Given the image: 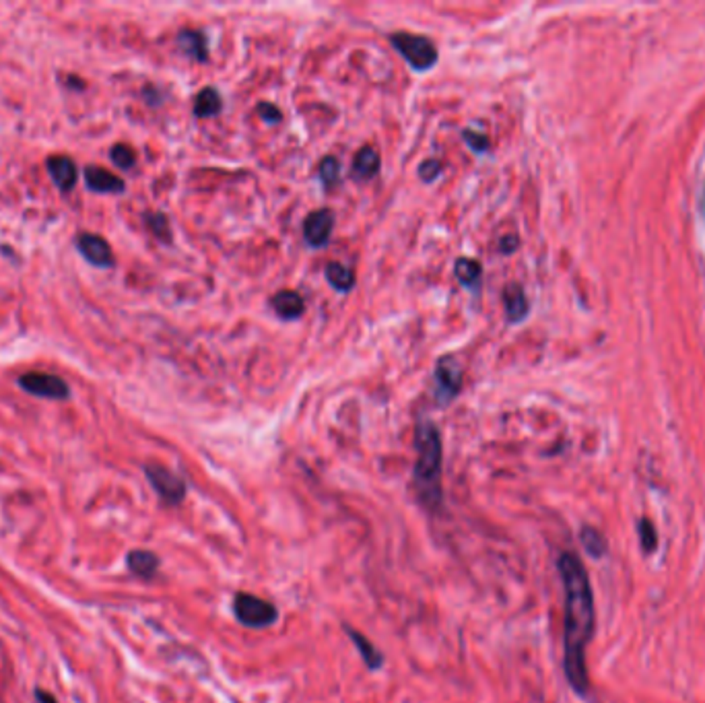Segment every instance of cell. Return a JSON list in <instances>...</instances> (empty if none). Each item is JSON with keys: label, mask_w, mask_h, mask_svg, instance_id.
<instances>
[{"label": "cell", "mask_w": 705, "mask_h": 703, "mask_svg": "<svg viewBox=\"0 0 705 703\" xmlns=\"http://www.w3.org/2000/svg\"><path fill=\"white\" fill-rule=\"evenodd\" d=\"M559 576L565 592V676L576 693L588 691L586 648L594 631V598L583 563L576 555L559 557Z\"/></svg>", "instance_id": "6da1fadb"}, {"label": "cell", "mask_w": 705, "mask_h": 703, "mask_svg": "<svg viewBox=\"0 0 705 703\" xmlns=\"http://www.w3.org/2000/svg\"><path fill=\"white\" fill-rule=\"evenodd\" d=\"M415 489L419 499L427 507H439L442 503V437L437 427L429 419H419L415 431Z\"/></svg>", "instance_id": "7a4b0ae2"}, {"label": "cell", "mask_w": 705, "mask_h": 703, "mask_svg": "<svg viewBox=\"0 0 705 703\" xmlns=\"http://www.w3.org/2000/svg\"><path fill=\"white\" fill-rule=\"evenodd\" d=\"M390 42L415 71H421V73L429 71L437 62V50L429 38L413 36L407 31H396L390 36Z\"/></svg>", "instance_id": "3957f363"}, {"label": "cell", "mask_w": 705, "mask_h": 703, "mask_svg": "<svg viewBox=\"0 0 705 703\" xmlns=\"http://www.w3.org/2000/svg\"><path fill=\"white\" fill-rule=\"evenodd\" d=\"M233 613H235V619L249 629L270 627L279 617V611L272 602L262 600L254 594H246V592H240L233 598Z\"/></svg>", "instance_id": "277c9868"}, {"label": "cell", "mask_w": 705, "mask_h": 703, "mask_svg": "<svg viewBox=\"0 0 705 703\" xmlns=\"http://www.w3.org/2000/svg\"><path fill=\"white\" fill-rule=\"evenodd\" d=\"M17 384H19L21 390H25L27 394H31L36 398H45V400H68L71 398L68 384L62 377L54 375V373H23L17 379Z\"/></svg>", "instance_id": "5b68a950"}, {"label": "cell", "mask_w": 705, "mask_h": 703, "mask_svg": "<svg viewBox=\"0 0 705 703\" xmlns=\"http://www.w3.org/2000/svg\"><path fill=\"white\" fill-rule=\"evenodd\" d=\"M145 474L151 483V487L157 491V495L161 497L167 503H180L186 497V483L173 474L171 470H167L166 466L159 464H147L145 466Z\"/></svg>", "instance_id": "8992f818"}, {"label": "cell", "mask_w": 705, "mask_h": 703, "mask_svg": "<svg viewBox=\"0 0 705 703\" xmlns=\"http://www.w3.org/2000/svg\"><path fill=\"white\" fill-rule=\"evenodd\" d=\"M460 386H462V372H460L456 361L452 357L439 359V363L435 368V400H437V405H442V407L450 405L460 392Z\"/></svg>", "instance_id": "52a82bcc"}, {"label": "cell", "mask_w": 705, "mask_h": 703, "mask_svg": "<svg viewBox=\"0 0 705 703\" xmlns=\"http://www.w3.org/2000/svg\"><path fill=\"white\" fill-rule=\"evenodd\" d=\"M75 246L77 249L81 252L85 260L97 268H112L116 258H114V252L110 248V244L101 238V235H95V233H79L75 238Z\"/></svg>", "instance_id": "ba28073f"}, {"label": "cell", "mask_w": 705, "mask_h": 703, "mask_svg": "<svg viewBox=\"0 0 705 703\" xmlns=\"http://www.w3.org/2000/svg\"><path fill=\"white\" fill-rule=\"evenodd\" d=\"M334 229V215L330 208H320L307 215L303 221V238L312 248H322L328 244Z\"/></svg>", "instance_id": "9c48e42d"}, {"label": "cell", "mask_w": 705, "mask_h": 703, "mask_svg": "<svg viewBox=\"0 0 705 703\" xmlns=\"http://www.w3.org/2000/svg\"><path fill=\"white\" fill-rule=\"evenodd\" d=\"M45 169L60 192H71L79 182V169L66 155H52L45 159Z\"/></svg>", "instance_id": "30bf717a"}, {"label": "cell", "mask_w": 705, "mask_h": 703, "mask_svg": "<svg viewBox=\"0 0 705 703\" xmlns=\"http://www.w3.org/2000/svg\"><path fill=\"white\" fill-rule=\"evenodd\" d=\"M85 184L91 192L99 194H122L126 190V184L122 177L112 173L110 169L99 166H87L83 171Z\"/></svg>", "instance_id": "8fae6325"}, {"label": "cell", "mask_w": 705, "mask_h": 703, "mask_svg": "<svg viewBox=\"0 0 705 703\" xmlns=\"http://www.w3.org/2000/svg\"><path fill=\"white\" fill-rule=\"evenodd\" d=\"M503 303H505V314L509 322H522L528 316V299L524 289L518 283H509L503 289Z\"/></svg>", "instance_id": "7c38bea8"}, {"label": "cell", "mask_w": 705, "mask_h": 703, "mask_svg": "<svg viewBox=\"0 0 705 703\" xmlns=\"http://www.w3.org/2000/svg\"><path fill=\"white\" fill-rule=\"evenodd\" d=\"M272 307H275L279 318L297 320V318H301V314L305 310V303H303V297L297 291H279L272 297Z\"/></svg>", "instance_id": "4fadbf2b"}, {"label": "cell", "mask_w": 705, "mask_h": 703, "mask_svg": "<svg viewBox=\"0 0 705 703\" xmlns=\"http://www.w3.org/2000/svg\"><path fill=\"white\" fill-rule=\"evenodd\" d=\"M126 565L134 576L149 579L157 574L159 559L151 551H130L128 557H126Z\"/></svg>", "instance_id": "5bb4252c"}, {"label": "cell", "mask_w": 705, "mask_h": 703, "mask_svg": "<svg viewBox=\"0 0 705 703\" xmlns=\"http://www.w3.org/2000/svg\"><path fill=\"white\" fill-rule=\"evenodd\" d=\"M377 171H379V153L375 151L374 147L359 149V153L355 155V161H353V175L359 177V180H370Z\"/></svg>", "instance_id": "9a60e30c"}, {"label": "cell", "mask_w": 705, "mask_h": 703, "mask_svg": "<svg viewBox=\"0 0 705 703\" xmlns=\"http://www.w3.org/2000/svg\"><path fill=\"white\" fill-rule=\"evenodd\" d=\"M177 43H180V48H182L188 56H192V58L198 60V62H205L208 58L207 38H205L201 31L184 29V31L177 36Z\"/></svg>", "instance_id": "2e32d148"}, {"label": "cell", "mask_w": 705, "mask_h": 703, "mask_svg": "<svg viewBox=\"0 0 705 703\" xmlns=\"http://www.w3.org/2000/svg\"><path fill=\"white\" fill-rule=\"evenodd\" d=\"M221 112V97L219 93L212 89V87H207L203 89L198 95H196V101H194V114L198 118H210V116H217Z\"/></svg>", "instance_id": "e0dca14e"}, {"label": "cell", "mask_w": 705, "mask_h": 703, "mask_svg": "<svg viewBox=\"0 0 705 703\" xmlns=\"http://www.w3.org/2000/svg\"><path fill=\"white\" fill-rule=\"evenodd\" d=\"M326 279H328L332 287L340 291V293L351 291L355 285V273L351 268H347L344 264H338V262H330L326 266Z\"/></svg>", "instance_id": "ac0fdd59"}, {"label": "cell", "mask_w": 705, "mask_h": 703, "mask_svg": "<svg viewBox=\"0 0 705 703\" xmlns=\"http://www.w3.org/2000/svg\"><path fill=\"white\" fill-rule=\"evenodd\" d=\"M349 637H351V642L357 646V650H359V654H361V658H363V662L370 666V668H377L381 662H384V658H381V654L377 652L374 648V644L370 642V639H365L359 631H355V629H349Z\"/></svg>", "instance_id": "d6986e66"}, {"label": "cell", "mask_w": 705, "mask_h": 703, "mask_svg": "<svg viewBox=\"0 0 705 703\" xmlns=\"http://www.w3.org/2000/svg\"><path fill=\"white\" fill-rule=\"evenodd\" d=\"M456 277H458V281L464 285V287H472V285H477L479 283V279H481V273H483V268H481V264L477 262V260H470V258H460L456 262Z\"/></svg>", "instance_id": "ffe728a7"}, {"label": "cell", "mask_w": 705, "mask_h": 703, "mask_svg": "<svg viewBox=\"0 0 705 703\" xmlns=\"http://www.w3.org/2000/svg\"><path fill=\"white\" fill-rule=\"evenodd\" d=\"M145 221H147V225H149V229L153 231V235L157 238V240H161V242H171V229H169V221H167V217L166 215H161V212H149L147 217H145Z\"/></svg>", "instance_id": "44dd1931"}, {"label": "cell", "mask_w": 705, "mask_h": 703, "mask_svg": "<svg viewBox=\"0 0 705 703\" xmlns=\"http://www.w3.org/2000/svg\"><path fill=\"white\" fill-rule=\"evenodd\" d=\"M110 159L112 164L120 169H132L136 164V153L128 147V145H114L110 151Z\"/></svg>", "instance_id": "7402d4cb"}, {"label": "cell", "mask_w": 705, "mask_h": 703, "mask_svg": "<svg viewBox=\"0 0 705 703\" xmlns=\"http://www.w3.org/2000/svg\"><path fill=\"white\" fill-rule=\"evenodd\" d=\"M580 538L583 549H586L590 555H594V557H602V553H604V549H606V542H604V538L600 537L596 530H592V528H583Z\"/></svg>", "instance_id": "603a6c76"}, {"label": "cell", "mask_w": 705, "mask_h": 703, "mask_svg": "<svg viewBox=\"0 0 705 703\" xmlns=\"http://www.w3.org/2000/svg\"><path fill=\"white\" fill-rule=\"evenodd\" d=\"M338 173H340V166L334 157H324L320 161V167H318V175L322 180V184L326 188H332L336 182H338Z\"/></svg>", "instance_id": "cb8c5ba5"}, {"label": "cell", "mask_w": 705, "mask_h": 703, "mask_svg": "<svg viewBox=\"0 0 705 703\" xmlns=\"http://www.w3.org/2000/svg\"><path fill=\"white\" fill-rule=\"evenodd\" d=\"M639 535H641V544H644L646 551H654V549H656V542H658L656 530H654V526H652L648 520H641V524H639Z\"/></svg>", "instance_id": "d4e9b609"}, {"label": "cell", "mask_w": 705, "mask_h": 703, "mask_svg": "<svg viewBox=\"0 0 705 703\" xmlns=\"http://www.w3.org/2000/svg\"><path fill=\"white\" fill-rule=\"evenodd\" d=\"M464 140L470 145V149L474 153H485L487 147H489V140L485 134H477V132H470V130H464Z\"/></svg>", "instance_id": "484cf974"}, {"label": "cell", "mask_w": 705, "mask_h": 703, "mask_svg": "<svg viewBox=\"0 0 705 703\" xmlns=\"http://www.w3.org/2000/svg\"><path fill=\"white\" fill-rule=\"evenodd\" d=\"M439 173H442V164L435 161V159H429L419 167V175H421L423 182H433Z\"/></svg>", "instance_id": "4316f807"}, {"label": "cell", "mask_w": 705, "mask_h": 703, "mask_svg": "<svg viewBox=\"0 0 705 703\" xmlns=\"http://www.w3.org/2000/svg\"><path fill=\"white\" fill-rule=\"evenodd\" d=\"M258 114H260V118H262L264 122H270V124L281 122V112H279V108H275V106H270V103H260V106H258Z\"/></svg>", "instance_id": "83f0119b"}, {"label": "cell", "mask_w": 705, "mask_h": 703, "mask_svg": "<svg viewBox=\"0 0 705 703\" xmlns=\"http://www.w3.org/2000/svg\"><path fill=\"white\" fill-rule=\"evenodd\" d=\"M518 244H520L518 235H505V238H501V242H499V249H501L503 254H511V252H516Z\"/></svg>", "instance_id": "f1b7e54d"}, {"label": "cell", "mask_w": 705, "mask_h": 703, "mask_svg": "<svg viewBox=\"0 0 705 703\" xmlns=\"http://www.w3.org/2000/svg\"><path fill=\"white\" fill-rule=\"evenodd\" d=\"M36 697H38V702L40 703H58L54 700L52 693H45V691H36Z\"/></svg>", "instance_id": "f546056e"}, {"label": "cell", "mask_w": 705, "mask_h": 703, "mask_svg": "<svg viewBox=\"0 0 705 703\" xmlns=\"http://www.w3.org/2000/svg\"><path fill=\"white\" fill-rule=\"evenodd\" d=\"M71 83H66V87H71V89H83L85 87V83L81 81V79H77V77H66Z\"/></svg>", "instance_id": "4dcf8cb0"}]
</instances>
